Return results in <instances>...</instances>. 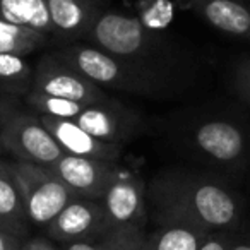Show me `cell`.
<instances>
[{"label":"cell","instance_id":"6da1fadb","mask_svg":"<svg viewBox=\"0 0 250 250\" xmlns=\"http://www.w3.org/2000/svg\"><path fill=\"white\" fill-rule=\"evenodd\" d=\"M151 199L158 219L182 223L206 231H228L240 221V202L226 185L190 171H165L151 182Z\"/></svg>","mask_w":250,"mask_h":250},{"label":"cell","instance_id":"7a4b0ae2","mask_svg":"<svg viewBox=\"0 0 250 250\" xmlns=\"http://www.w3.org/2000/svg\"><path fill=\"white\" fill-rule=\"evenodd\" d=\"M86 38L93 46L165 79L161 67L167 63V43L139 19L103 11Z\"/></svg>","mask_w":250,"mask_h":250},{"label":"cell","instance_id":"3957f363","mask_svg":"<svg viewBox=\"0 0 250 250\" xmlns=\"http://www.w3.org/2000/svg\"><path fill=\"white\" fill-rule=\"evenodd\" d=\"M55 55L103 89L154 96L161 93L167 81L93 45L70 43L57 50Z\"/></svg>","mask_w":250,"mask_h":250},{"label":"cell","instance_id":"277c9868","mask_svg":"<svg viewBox=\"0 0 250 250\" xmlns=\"http://www.w3.org/2000/svg\"><path fill=\"white\" fill-rule=\"evenodd\" d=\"M0 146L19 161L42 167H50L63 154L40 115L7 94H0Z\"/></svg>","mask_w":250,"mask_h":250},{"label":"cell","instance_id":"5b68a950","mask_svg":"<svg viewBox=\"0 0 250 250\" xmlns=\"http://www.w3.org/2000/svg\"><path fill=\"white\" fill-rule=\"evenodd\" d=\"M12 168L31 225L46 228L76 197L48 167L16 160Z\"/></svg>","mask_w":250,"mask_h":250},{"label":"cell","instance_id":"8992f818","mask_svg":"<svg viewBox=\"0 0 250 250\" xmlns=\"http://www.w3.org/2000/svg\"><path fill=\"white\" fill-rule=\"evenodd\" d=\"M29 93L63 98L83 104H94L106 101L108 96L103 87L91 83L87 77L65 63L53 53H45L35 67L33 87Z\"/></svg>","mask_w":250,"mask_h":250},{"label":"cell","instance_id":"52a82bcc","mask_svg":"<svg viewBox=\"0 0 250 250\" xmlns=\"http://www.w3.org/2000/svg\"><path fill=\"white\" fill-rule=\"evenodd\" d=\"M195 151L218 165H240L250 153V137L243 127L229 120H204L192 130Z\"/></svg>","mask_w":250,"mask_h":250},{"label":"cell","instance_id":"ba28073f","mask_svg":"<svg viewBox=\"0 0 250 250\" xmlns=\"http://www.w3.org/2000/svg\"><path fill=\"white\" fill-rule=\"evenodd\" d=\"M46 235L62 243L100 242L111 231L101 201L74 197L46 226Z\"/></svg>","mask_w":250,"mask_h":250},{"label":"cell","instance_id":"9c48e42d","mask_svg":"<svg viewBox=\"0 0 250 250\" xmlns=\"http://www.w3.org/2000/svg\"><path fill=\"white\" fill-rule=\"evenodd\" d=\"M74 122L100 141L118 146L136 139L143 130V118L139 113L129 110L113 98L84 106Z\"/></svg>","mask_w":250,"mask_h":250},{"label":"cell","instance_id":"30bf717a","mask_svg":"<svg viewBox=\"0 0 250 250\" xmlns=\"http://www.w3.org/2000/svg\"><path fill=\"white\" fill-rule=\"evenodd\" d=\"M48 168L76 197L91 201H101L104 197L108 187L120 170L117 163L72 154H62Z\"/></svg>","mask_w":250,"mask_h":250},{"label":"cell","instance_id":"8fae6325","mask_svg":"<svg viewBox=\"0 0 250 250\" xmlns=\"http://www.w3.org/2000/svg\"><path fill=\"white\" fill-rule=\"evenodd\" d=\"M101 204L111 229L127 226L144 228L146 225V184L141 175L134 171L120 168L104 197L101 199Z\"/></svg>","mask_w":250,"mask_h":250},{"label":"cell","instance_id":"7c38bea8","mask_svg":"<svg viewBox=\"0 0 250 250\" xmlns=\"http://www.w3.org/2000/svg\"><path fill=\"white\" fill-rule=\"evenodd\" d=\"M40 118L52 134L55 143L60 146V149L63 151V154L93 158V160L110 161V163H117L118 158L122 156L124 146L100 141L98 137L86 132L83 127H79L74 120L45 117V115H40Z\"/></svg>","mask_w":250,"mask_h":250},{"label":"cell","instance_id":"4fadbf2b","mask_svg":"<svg viewBox=\"0 0 250 250\" xmlns=\"http://www.w3.org/2000/svg\"><path fill=\"white\" fill-rule=\"evenodd\" d=\"M53 36L63 42L86 38L93 24L103 12V0H46Z\"/></svg>","mask_w":250,"mask_h":250},{"label":"cell","instance_id":"5bb4252c","mask_svg":"<svg viewBox=\"0 0 250 250\" xmlns=\"http://www.w3.org/2000/svg\"><path fill=\"white\" fill-rule=\"evenodd\" d=\"M209 26L250 42V5L245 0H182Z\"/></svg>","mask_w":250,"mask_h":250},{"label":"cell","instance_id":"9a60e30c","mask_svg":"<svg viewBox=\"0 0 250 250\" xmlns=\"http://www.w3.org/2000/svg\"><path fill=\"white\" fill-rule=\"evenodd\" d=\"M29 223L12 161L0 160V231L22 240L29 235Z\"/></svg>","mask_w":250,"mask_h":250},{"label":"cell","instance_id":"2e32d148","mask_svg":"<svg viewBox=\"0 0 250 250\" xmlns=\"http://www.w3.org/2000/svg\"><path fill=\"white\" fill-rule=\"evenodd\" d=\"M0 21L53 35L46 0H0Z\"/></svg>","mask_w":250,"mask_h":250},{"label":"cell","instance_id":"e0dca14e","mask_svg":"<svg viewBox=\"0 0 250 250\" xmlns=\"http://www.w3.org/2000/svg\"><path fill=\"white\" fill-rule=\"evenodd\" d=\"M209 231L182 223H165L147 235L146 250H199Z\"/></svg>","mask_w":250,"mask_h":250},{"label":"cell","instance_id":"ac0fdd59","mask_svg":"<svg viewBox=\"0 0 250 250\" xmlns=\"http://www.w3.org/2000/svg\"><path fill=\"white\" fill-rule=\"evenodd\" d=\"M35 67L26 57L0 53V94L24 98L33 87Z\"/></svg>","mask_w":250,"mask_h":250},{"label":"cell","instance_id":"d6986e66","mask_svg":"<svg viewBox=\"0 0 250 250\" xmlns=\"http://www.w3.org/2000/svg\"><path fill=\"white\" fill-rule=\"evenodd\" d=\"M48 42V35L0 21V53H16L26 57L35 50L46 46Z\"/></svg>","mask_w":250,"mask_h":250},{"label":"cell","instance_id":"ffe728a7","mask_svg":"<svg viewBox=\"0 0 250 250\" xmlns=\"http://www.w3.org/2000/svg\"><path fill=\"white\" fill-rule=\"evenodd\" d=\"M22 100H24L26 106L35 113L53 118H65V120H76L81 111L84 110V106H87V104L77 103V101L36 93H28Z\"/></svg>","mask_w":250,"mask_h":250},{"label":"cell","instance_id":"44dd1931","mask_svg":"<svg viewBox=\"0 0 250 250\" xmlns=\"http://www.w3.org/2000/svg\"><path fill=\"white\" fill-rule=\"evenodd\" d=\"M144 228L127 226V228H115L100 240L103 250H146Z\"/></svg>","mask_w":250,"mask_h":250},{"label":"cell","instance_id":"7402d4cb","mask_svg":"<svg viewBox=\"0 0 250 250\" xmlns=\"http://www.w3.org/2000/svg\"><path fill=\"white\" fill-rule=\"evenodd\" d=\"M233 87L243 103L250 104V59H245L236 65L233 72Z\"/></svg>","mask_w":250,"mask_h":250},{"label":"cell","instance_id":"603a6c76","mask_svg":"<svg viewBox=\"0 0 250 250\" xmlns=\"http://www.w3.org/2000/svg\"><path fill=\"white\" fill-rule=\"evenodd\" d=\"M233 245L235 242L226 235V231H212L204 238L199 250H231Z\"/></svg>","mask_w":250,"mask_h":250},{"label":"cell","instance_id":"cb8c5ba5","mask_svg":"<svg viewBox=\"0 0 250 250\" xmlns=\"http://www.w3.org/2000/svg\"><path fill=\"white\" fill-rule=\"evenodd\" d=\"M21 250H59V249H55L52 243L43 238H33V240H24L21 245Z\"/></svg>","mask_w":250,"mask_h":250},{"label":"cell","instance_id":"d4e9b609","mask_svg":"<svg viewBox=\"0 0 250 250\" xmlns=\"http://www.w3.org/2000/svg\"><path fill=\"white\" fill-rule=\"evenodd\" d=\"M21 245H22V240L0 231V249H21Z\"/></svg>","mask_w":250,"mask_h":250},{"label":"cell","instance_id":"484cf974","mask_svg":"<svg viewBox=\"0 0 250 250\" xmlns=\"http://www.w3.org/2000/svg\"><path fill=\"white\" fill-rule=\"evenodd\" d=\"M65 250H103L100 243H93V242H74V243H67Z\"/></svg>","mask_w":250,"mask_h":250},{"label":"cell","instance_id":"4316f807","mask_svg":"<svg viewBox=\"0 0 250 250\" xmlns=\"http://www.w3.org/2000/svg\"><path fill=\"white\" fill-rule=\"evenodd\" d=\"M231 250H250V245H242V243H235Z\"/></svg>","mask_w":250,"mask_h":250},{"label":"cell","instance_id":"83f0119b","mask_svg":"<svg viewBox=\"0 0 250 250\" xmlns=\"http://www.w3.org/2000/svg\"><path fill=\"white\" fill-rule=\"evenodd\" d=\"M0 250H21V249H0Z\"/></svg>","mask_w":250,"mask_h":250},{"label":"cell","instance_id":"f1b7e54d","mask_svg":"<svg viewBox=\"0 0 250 250\" xmlns=\"http://www.w3.org/2000/svg\"><path fill=\"white\" fill-rule=\"evenodd\" d=\"M2 153H4V149H2V146H0V154H2Z\"/></svg>","mask_w":250,"mask_h":250}]
</instances>
